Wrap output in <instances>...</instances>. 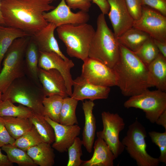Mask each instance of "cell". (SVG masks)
<instances>
[{
	"label": "cell",
	"mask_w": 166,
	"mask_h": 166,
	"mask_svg": "<svg viewBox=\"0 0 166 166\" xmlns=\"http://www.w3.org/2000/svg\"><path fill=\"white\" fill-rule=\"evenodd\" d=\"M56 0H0L5 26L34 35L48 24L43 14L55 8L51 4Z\"/></svg>",
	"instance_id": "obj_1"
},
{
	"label": "cell",
	"mask_w": 166,
	"mask_h": 166,
	"mask_svg": "<svg viewBox=\"0 0 166 166\" xmlns=\"http://www.w3.org/2000/svg\"><path fill=\"white\" fill-rule=\"evenodd\" d=\"M120 49L119 59L112 69L122 94L130 97L152 87L147 65L133 52L120 44Z\"/></svg>",
	"instance_id": "obj_2"
},
{
	"label": "cell",
	"mask_w": 166,
	"mask_h": 166,
	"mask_svg": "<svg viewBox=\"0 0 166 166\" xmlns=\"http://www.w3.org/2000/svg\"><path fill=\"white\" fill-rule=\"evenodd\" d=\"M97 27L91 42L88 57L98 60L112 68L118 60L120 44L108 27L102 13L98 16Z\"/></svg>",
	"instance_id": "obj_3"
},
{
	"label": "cell",
	"mask_w": 166,
	"mask_h": 166,
	"mask_svg": "<svg viewBox=\"0 0 166 166\" xmlns=\"http://www.w3.org/2000/svg\"><path fill=\"white\" fill-rule=\"evenodd\" d=\"M31 36L19 38L13 42L2 60L0 72V91L5 93L16 79L24 76L25 54Z\"/></svg>",
	"instance_id": "obj_4"
},
{
	"label": "cell",
	"mask_w": 166,
	"mask_h": 166,
	"mask_svg": "<svg viewBox=\"0 0 166 166\" xmlns=\"http://www.w3.org/2000/svg\"><path fill=\"white\" fill-rule=\"evenodd\" d=\"M59 38L64 43L67 54L83 61L88 57L90 45L95 30L87 23L65 25L56 28Z\"/></svg>",
	"instance_id": "obj_5"
},
{
	"label": "cell",
	"mask_w": 166,
	"mask_h": 166,
	"mask_svg": "<svg viewBox=\"0 0 166 166\" xmlns=\"http://www.w3.org/2000/svg\"><path fill=\"white\" fill-rule=\"evenodd\" d=\"M24 77L16 79L2 93L1 100L19 103L44 116L42 101L45 97L42 87L32 83Z\"/></svg>",
	"instance_id": "obj_6"
},
{
	"label": "cell",
	"mask_w": 166,
	"mask_h": 166,
	"mask_svg": "<svg viewBox=\"0 0 166 166\" xmlns=\"http://www.w3.org/2000/svg\"><path fill=\"white\" fill-rule=\"evenodd\" d=\"M145 127L137 120L130 125L121 142L138 166H158V158L151 156L146 151Z\"/></svg>",
	"instance_id": "obj_7"
},
{
	"label": "cell",
	"mask_w": 166,
	"mask_h": 166,
	"mask_svg": "<svg viewBox=\"0 0 166 166\" xmlns=\"http://www.w3.org/2000/svg\"><path fill=\"white\" fill-rule=\"evenodd\" d=\"M125 108L141 109L146 118L155 123L166 110V92L159 90L150 91L148 89L142 93L130 97L124 104Z\"/></svg>",
	"instance_id": "obj_8"
},
{
	"label": "cell",
	"mask_w": 166,
	"mask_h": 166,
	"mask_svg": "<svg viewBox=\"0 0 166 166\" xmlns=\"http://www.w3.org/2000/svg\"><path fill=\"white\" fill-rule=\"evenodd\" d=\"M101 116L103 129L97 132V136L104 140L117 158L125 148L119 137L120 132L124 128V119L118 113L109 112L104 111Z\"/></svg>",
	"instance_id": "obj_9"
},
{
	"label": "cell",
	"mask_w": 166,
	"mask_h": 166,
	"mask_svg": "<svg viewBox=\"0 0 166 166\" xmlns=\"http://www.w3.org/2000/svg\"><path fill=\"white\" fill-rule=\"evenodd\" d=\"M152 39L166 42V16L148 6H142L141 16L134 20L133 27Z\"/></svg>",
	"instance_id": "obj_10"
},
{
	"label": "cell",
	"mask_w": 166,
	"mask_h": 166,
	"mask_svg": "<svg viewBox=\"0 0 166 166\" xmlns=\"http://www.w3.org/2000/svg\"><path fill=\"white\" fill-rule=\"evenodd\" d=\"M81 78L93 85L106 87L117 86V78L111 68L96 60L88 57L83 61Z\"/></svg>",
	"instance_id": "obj_11"
},
{
	"label": "cell",
	"mask_w": 166,
	"mask_h": 166,
	"mask_svg": "<svg viewBox=\"0 0 166 166\" xmlns=\"http://www.w3.org/2000/svg\"><path fill=\"white\" fill-rule=\"evenodd\" d=\"M43 16L48 23L54 24L57 27L65 25H77L87 23L90 18L88 12L82 10L76 13L72 12L65 0H61L53 9L44 12Z\"/></svg>",
	"instance_id": "obj_12"
},
{
	"label": "cell",
	"mask_w": 166,
	"mask_h": 166,
	"mask_svg": "<svg viewBox=\"0 0 166 166\" xmlns=\"http://www.w3.org/2000/svg\"><path fill=\"white\" fill-rule=\"evenodd\" d=\"M74 66V63L72 60L69 59L65 60L56 53L39 51V68L45 69H54L58 71L64 79L69 97L72 93L73 81L70 70Z\"/></svg>",
	"instance_id": "obj_13"
},
{
	"label": "cell",
	"mask_w": 166,
	"mask_h": 166,
	"mask_svg": "<svg viewBox=\"0 0 166 166\" xmlns=\"http://www.w3.org/2000/svg\"><path fill=\"white\" fill-rule=\"evenodd\" d=\"M110 6L108 14L117 38L133 27L134 20L127 7L125 0H107Z\"/></svg>",
	"instance_id": "obj_14"
},
{
	"label": "cell",
	"mask_w": 166,
	"mask_h": 166,
	"mask_svg": "<svg viewBox=\"0 0 166 166\" xmlns=\"http://www.w3.org/2000/svg\"><path fill=\"white\" fill-rule=\"evenodd\" d=\"M38 78L45 97L55 95L63 98L69 97L64 79L57 70L39 68Z\"/></svg>",
	"instance_id": "obj_15"
},
{
	"label": "cell",
	"mask_w": 166,
	"mask_h": 166,
	"mask_svg": "<svg viewBox=\"0 0 166 166\" xmlns=\"http://www.w3.org/2000/svg\"><path fill=\"white\" fill-rule=\"evenodd\" d=\"M45 119L52 126L54 132L55 140L53 148L60 153L68 151L75 138L80 134L81 128L78 124L65 125L54 121L46 116Z\"/></svg>",
	"instance_id": "obj_16"
},
{
	"label": "cell",
	"mask_w": 166,
	"mask_h": 166,
	"mask_svg": "<svg viewBox=\"0 0 166 166\" xmlns=\"http://www.w3.org/2000/svg\"><path fill=\"white\" fill-rule=\"evenodd\" d=\"M73 91L70 97L77 100L89 99L93 101L107 99L110 91L109 87L97 86L87 82L80 76L73 80Z\"/></svg>",
	"instance_id": "obj_17"
},
{
	"label": "cell",
	"mask_w": 166,
	"mask_h": 166,
	"mask_svg": "<svg viewBox=\"0 0 166 166\" xmlns=\"http://www.w3.org/2000/svg\"><path fill=\"white\" fill-rule=\"evenodd\" d=\"M57 28L54 24L48 23L46 26L31 36V38L36 45L39 51L55 52L64 60H68L69 59L61 51L55 37L54 32Z\"/></svg>",
	"instance_id": "obj_18"
},
{
	"label": "cell",
	"mask_w": 166,
	"mask_h": 166,
	"mask_svg": "<svg viewBox=\"0 0 166 166\" xmlns=\"http://www.w3.org/2000/svg\"><path fill=\"white\" fill-rule=\"evenodd\" d=\"M95 106L93 101H85L82 103V109L85 116V124L82 133V145L88 152L92 151L96 129V120L93 113Z\"/></svg>",
	"instance_id": "obj_19"
},
{
	"label": "cell",
	"mask_w": 166,
	"mask_h": 166,
	"mask_svg": "<svg viewBox=\"0 0 166 166\" xmlns=\"http://www.w3.org/2000/svg\"><path fill=\"white\" fill-rule=\"evenodd\" d=\"M94 142V152L91 158L83 161L82 166H113L116 158L109 147L101 137L97 136Z\"/></svg>",
	"instance_id": "obj_20"
},
{
	"label": "cell",
	"mask_w": 166,
	"mask_h": 166,
	"mask_svg": "<svg viewBox=\"0 0 166 166\" xmlns=\"http://www.w3.org/2000/svg\"><path fill=\"white\" fill-rule=\"evenodd\" d=\"M148 76L152 87L166 91V58L160 53L148 65Z\"/></svg>",
	"instance_id": "obj_21"
},
{
	"label": "cell",
	"mask_w": 166,
	"mask_h": 166,
	"mask_svg": "<svg viewBox=\"0 0 166 166\" xmlns=\"http://www.w3.org/2000/svg\"><path fill=\"white\" fill-rule=\"evenodd\" d=\"M26 152L37 165L52 166L55 155L51 144L42 142L28 149Z\"/></svg>",
	"instance_id": "obj_22"
},
{
	"label": "cell",
	"mask_w": 166,
	"mask_h": 166,
	"mask_svg": "<svg viewBox=\"0 0 166 166\" xmlns=\"http://www.w3.org/2000/svg\"><path fill=\"white\" fill-rule=\"evenodd\" d=\"M150 38L146 33L132 27L117 39L120 45L135 52Z\"/></svg>",
	"instance_id": "obj_23"
},
{
	"label": "cell",
	"mask_w": 166,
	"mask_h": 166,
	"mask_svg": "<svg viewBox=\"0 0 166 166\" xmlns=\"http://www.w3.org/2000/svg\"><path fill=\"white\" fill-rule=\"evenodd\" d=\"M39 53L38 47L31 37L25 54L26 69L30 77L38 85L40 82L38 78Z\"/></svg>",
	"instance_id": "obj_24"
},
{
	"label": "cell",
	"mask_w": 166,
	"mask_h": 166,
	"mask_svg": "<svg viewBox=\"0 0 166 166\" xmlns=\"http://www.w3.org/2000/svg\"><path fill=\"white\" fill-rule=\"evenodd\" d=\"M26 36H30L19 29L0 25V72L3 59L13 42Z\"/></svg>",
	"instance_id": "obj_25"
},
{
	"label": "cell",
	"mask_w": 166,
	"mask_h": 166,
	"mask_svg": "<svg viewBox=\"0 0 166 166\" xmlns=\"http://www.w3.org/2000/svg\"><path fill=\"white\" fill-rule=\"evenodd\" d=\"M10 136L15 140L30 130L33 125L28 118L2 117Z\"/></svg>",
	"instance_id": "obj_26"
},
{
	"label": "cell",
	"mask_w": 166,
	"mask_h": 166,
	"mask_svg": "<svg viewBox=\"0 0 166 166\" xmlns=\"http://www.w3.org/2000/svg\"><path fill=\"white\" fill-rule=\"evenodd\" d=\"M29 119L40 136L43 142L52 144L55 140L54 130L51 124L45 119L44 116L34 112Z\"/></svg>",
	"instance_id": "obj_27"
},
{
	"label": "cell",
	"mask_w": 166,
	"mask_h": 166,
	"mask_svg": "<svg viewBox=\"0 0 166 166\" xmlns=\"http://www.w3.org/2000/svg\"><path fill=\"white\" fill-rule=\"evenodd\" d=\"M78 101L70 97L63 98L59 123L65 125L78 124L76 111Z\"/></svg>",
	"instance_id": "obj_28"
},
{
	"label": "cell",
	"mask_w": 166,
	"mask_h": 166,
	"mask_svg": "<svg viewBox=\"0 0 166 166\" xmlns=\"http://www.w3.org/2000/svg\"><path fill=\"white\" fill-rule=\"evenodd\" d=\"M1 149L6 154L9 161L20 166H37L26 151L10 144L5 145Z\"/></svg>",
	"instance_id": "obj_29"
},
{
	"label": "cell",
	"mask_w": 166,
	"mask_h": 166,
	"mask_svg": "<svg viewBox=\"0 0 166 166\" xmlns=\"http://www.w3.org/2000/svg\"><path fill=\"white\" fill-rule=\"evenodd\" d=\"M63 100V98L58 95L45 97L42 101L44 116L59 123Z\"/></svg>",
	"instance_id": "obj_30"
},
{
	"label": "cell",
	"mask_w": 166,
	"mask_h": 166,
	"mask_svg": "<svg viewBox=\"0 0 166 166\" xmlns=\"http://www.w3.org/2000/svg\"><path fill=\"white\" fill-rule=\"evenodd\" d=\"M34 112L30 109L19 104L14 105L8 100L3 101L0 103V116L30 118Z\"/></svg>",
	"instance_id": "obj_31"
},
{
	"label": "cell",
	"mask_w": 166,
	"mask_h": 166,
	"mask_svg": "<svg viewBox=\"0 0 166 166\" xmlns=\"http://www.w3.org/2000/svg\"><path fill=\"white\" fill-rule=\"evenodd\" d=\"M43 142L35 127L18 138L15 139L12 145L26 152L30 148Z\"/></svg>",
	"instance_id": "obj_32"
},
{
	"label": "cell",
	"mask_w": 166,
	"mask_h": 166,
	"mask_svg": "<svg viewBox=\"0 0 166 166\" xmlns=\"http://www.w3.org/2000/svg\"><path fill=\"white\" fill-rule=\"evenodd\" d=\"M145 64L148 66L160 53L151 37L145 42L136 52H134Z\"/></svg>",
	"instance_id": "obj_33"
},
{
	"label": "cell",
	"mask_w": 166,
	"mask_h": 166,
	"mask_svg": "<svg viewBox=\"0 0 166 166\" xmlns=\"http://www.w3.org/2000/svg\"><path fill=\"white\" fill-rule=\"evenodd\" d=\"M82 140L77 137L72 145L68 150L69 159L67 166H81L83 160L81 159L82 155Z\"/></svg>",
	"instance_id": "obj_34"
},
{
	"label": "cell",
	"mask_w": 166,
	"mask_h": 166,
	"mask_svg": "<svg viewBox=\"0 0 166 166\" xmlns=\"http://www.w3.org/2000/svg\"><path fill=\"white\" fill-rule=\"evenodd\" d=\"M152 142L159 147L160 154L158 159L160 163L166 164V130L164 132L151 131L148 132Z\"/></svg>",
	"instance_id": "obj_35"
},
{
	"label": "cell",
	"mask_w": 166,
	"mask_h": 166,
	"mask_svg": "<svg viewBox=\"0 0 166 166\" xmlns=\"http://www.w3.org/2000/svg\"><path fill=\"white\" fill-rule=\"evenodd\" d=\"M128 10L134 20L139 19L142 12L140 0H125Z\"/></svg>",
	"instance_id": "obj_36"
},
{
	"label": "cell",
	"mask_w": 166,
	"mask_h": 166,
	"mask_svg": "<svg viewBox=\"0 0 166 166\" xmlns=\"http://www.w3.org/2000/svg\"><path fill=\"white\" fill-rule=\"evenodd\" d=\"M142 6H148L166 16V0H140Z\"/></svg>",
	"instance_id": "obj_37"
},
{
	"label": "cell",
	"mask_w": 166,
	"mask_h": 166,
	"mask_svg": "<svg viewBox=\"0 0 166 166\" xmlns=\"http://www.w3.org/2000/svg\"><path fill=\"white\" fill-rule=\"evenodd\" d=\"M67 6L71 9L88 12L91 7V0H65Z\"/></svg>",
	"instance_id": "obj_38"
},
{
	"label": "cell",
	"mask_w": 166,
	"mask_h": 166,
	"mask_svg": "<svg viewBox=\"0 0 166 166\" xmlns=\"http://www.w3.org/2000/svg\"><path fill=\"white\" fill-rule=\"evenodd\" d=\"M15 140L10 135L2 117L0 116V147L8 144H12Z\"/></svg>",
	"instance_id": "obj_39"
},
{
	"label": "cell",
	"mask_w": 166,
	"mask_h": 166,
	"mask_svg": "<svg viewBox=\"0 0 166 166\" xmlns=\"http://www.w3.org/2000/svg\"><path fill=\"white\" fill-rule=\"evenodd\" d=\"M99 7L102 13L105 15L108 14L110 9L109 5L107 0H91Z\"/></svg>",
	"instance_id": "obj_40"
},
{
	"label": "cell",
	"mask_w": 166,
	"mask_h": 166,
	"mask_svg": "<svg viewBox=\"0 0 166 166\" xmlns=\"http://www.w3.org/2000/svg\"><path fill=\"white\" fill-rule=\"evenodd\" d=\"M153 39L160 53L166 58V42H162L154 39Z\"/></svg>",
	"instance_id": "obj_41"
},
{
	"label": "cell",
	"mask_w": 166,
	"mask_h": 166,
	"mask_svg": "<svg viewBox=\"0 0 166 166\" xmlns=\"http://www.w3.org/2000/svg\"><path fill=\"white\" fill-rule=\"evenodd\" d=\"M13 164L9 160L7 155L2 153L0 147V166H12Z\"/></svg>",
	"instance_id": "obj_42"
},
{
	"label": "cell",
	"mask_w": 166,
	"mask_h": 166,
	"mask_svg": "<svg viewBox=\"0 0 166 166\" xmlns=\"http://www.w3.org/2000/svg\"><path fill=\"white\" fill-rule=\"evenodd\" d=\"M155 123L162 126L166 130V110L160 116Z\"/></svg>",
	"instance_id": "obj_43"
},
{
	"label": "cell",
	"mask_w": 166,
	"mask_h": 166,
	"mask_svg": "<svg viewBox=\"0 0 166 166\" xmlns=\"http://www.w3.org/2000/svg\"><path fill=\"white\" fill-rule=\"evenodd\" d=\"M0 25L5 26V22L2 17V13L0 8Z\"/></svg>",
	"instance_id": "obj_44"
},
{
	"label": "cell",
	"mask_w": 166,
	"mask_h": 166,
	"mask_svg": "<svg viewBox=\"0 0 166 166\" xmlns=\"http://www.w3.org/2000/svg\"><path fill=\"white\" fill-rule=\"evenodd\" d=\"M2 93L1 91H0V99H1L2 96Z\"/></svg>",
	"instance_id": "obj_45"
},
{
	"label": "cell",
	"mask_w": 166,
	"mask_h": 166,
	"mask_svg": "<svg viewBox=\"0 0 166 166\" xmlns=\"http://www.w3.org/2000/svg\"><path fill=\"white\" fill-rule=\"evenodd\" d=\"M2 101L1 99H0V103H1L2 102Z\"/></svg>",
	"instance_id": "obj_46"
}]
</instances>
